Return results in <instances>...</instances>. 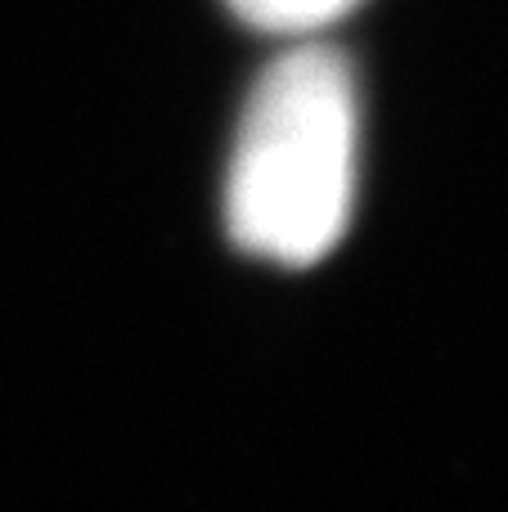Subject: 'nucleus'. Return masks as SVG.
Here are the masks:
<instances>
[{
    "label": "nucleus",
    "mask_w": 508,
    "mask_h": 512,
    "mask_svg": "<svg viewBox=\"0 0 508 512\" xmlns=\"http://www.w3.org/2000/svg\"><path fill=\"white\" fill-rule=\"evenodd\" d=\"M360 108L338 50L297 45L261 72L248 99L225 225L243 252L279 265H311L338 248L356 203Z\"/></svg>",
    "instance_id": "f257e3e1"
},
{
    "label": "nucleus",
    "mask_w": 508,
    "mask_h": 512,
    "mask_svg": "<svg viewBox=\"0 0 508 512\" xmlns=\"http://www.w3.org/2000/svg\"><path fill=\"white\" fill-rule=\"evenodd\" d=\"M360 0H230L243 23L261 32H315V27L342 18Z\"/></svg>",
    "instance_id": "f03ea898"
}]
</instances>
